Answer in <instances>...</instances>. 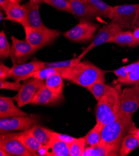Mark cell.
I'll list each match as a JSON object with an SVG mask.
<instances>
[{"mask_svg":"<svg viewBox=\"0 0 139 156\" xmlns=\"http://www.w3.org/2000/svg\"><path fill=\"white\" fill-rule=\"evenodd\" d=\"M132 116L121 110L114 120L104 126L101 141L110 145L120 146L122 139L128 133L135 132Z\"/></svg>","mask_w":139,"mask_h":156,"instance_id":"1","label":"cell"},{"mask_svg":"<svg viewBox=\"0 0 139 156\" xmlns=\"http://www.w3.org/2000/svg\"><path fill=\"white\" fill-rule=\"evenodd\" d=\"M120 95L117 88L111 87L98 101L96 110L97 122L104 126L115 119L120 111Z\"/></svg>","mask_w":139,"mask_h":156,"instance_id":"2","label":"cell"},{"mask_svg":"<svg viewBox=\"0 0 139 156\" xmlns=\"http://www.w3.org/2000/svg\"><path fill=\"white\" fill-rule=\"evenodd\" d=\"M67 80L87 88L96 82H105V75L102 70L91 62L81 61L72 68Z\"/></svg>","mask_w":139,"mask_h":156,"instance_id":"3","label":"cell"},{"mask_svg":"<svg viewBox=\"0 0 139 156\" xmlns=\"http://www.w3.org/2000/svg\"><path fill=\"white\" fill-rule=\"evenodd\" d=\"M40 116L35 114L0 118V134L16 131H26L40 121Z\"/></svg>","mask_w":139,"mask_h":156,"instance_id":"4","label":"cell"},{"mask_svg":"<svg viewBox=\"0 0 139 156\" xmlns=\"http://www.w3.org/2000/svg\"><path fill=\"white\" fill-rule=\"evenodd\" d=\"M24 29L26 41L35 48L40 49L54 42L60 34L57 30L47 27L43 29H35L27 26Z\"/></svg>","mask_w":139,"mask_h":156,"instance_id":"5","label":"cell"},{"mask_svg":"<svg viewBox=\"0 0 139 156\" xmlns=\"http://www.w3.org/2000/svg\"><path fill=\"white\" fill-rule=\"evenodd\" d=\"M99 27V24L83 19L74 27L65 32L64 36L74 42H87L94 39L95 33Z\"/></svg>","mask_w":139,"mask_h":156,"instance_id":"6","label":"cell"},{"mask_svg":"<svg viewBox=\"0 0 139 156\" xmlns=\"http://www.w3.org/2000/svg\"><path fill=\"white\" fill-rule=\"evenodd\" d=\"M20 133H6L0 134V149L10 155L33 156L32 152L27 150L19 139Z\"/></svg>","mask_w":139,"mask_h":156,"instance_id":"7","label":"cell"},{"mask_svg":"<svg viewBox=\"0 0 139 156\" xmlns=\"http://www.w3.org/2000/svg\"><path fill=\"white\" fill-rule=\"evenodd\" d=\"M11 40L12 45L9 57L13 66L25 63L31 56L40 50L26 40H20L14 36L11 37Z\"/></svg>","mask_w":139,"mask_h":156,"instance_id":"8","label":"cell"},{"mask_svg":"<svg viewBox=\"0 0 139 156\" xmlns=\"http://www.w3.org/2000/svg\"><path fill=\"white\" fill-rule=\"evenodd\" d=\"M44 84V80L35 78L24 80L18 94L13 97V99L16 102L19 108L31 104L38 92Z\"/></svg>","mask_w":139,"mask_h":156,"instance_id":"9","label":"cell"},{"mask_svg":"<svg viewBox=\"0 0 139 156\" xmlns=\"http://www.w3.org/2000/svg\"><path fill=\"white\" fill-rule=\"evenodd\" d=\"M139 4L117 5L114 7V17L112 22L119 25L122 30H132Z\"/></svg>","mask_w":139,"mask_h":156,"instance_id":"10","label":"cell"},{"mask_svg":"<svg viewBox=\"0 0 139 156\" xmlns=\"http://www.w3.org/2000/svg\"><path fill=\"white\" fill-rule=\"evenodd\" d=\"M46 62L35 59L28 63L15 65L11 67L10 78L15 81L21 82L29 79L40 69L44 68Z\"/></svg>","mask_w":139,"mask_h":156,"instance_id":"11","label":"cell"},{"mask_svg":"<svg viewBox=\"0 0 139 156\" xmlns=\"http://www.w3.org/2000/svg\"><path fill=\"white\" fill-rule=\"evenodd\" d=\"M139 108V85H132L123 89L120 95V110L133 116Z\"/></svg>","mask_w":139,"mask_h":156,"instance_id":"12","label":"cell"},{"mask_svg":"<svg viewBox=\"0 0 139 156\" xmlns=\"http://www.w3.org/2000/svg\"><path fill=\"white\" fill-rule=\"evenodd\" d=\"M121 30H123L119 26V25L112 21L111 23L102 26L98 30L97 34L94 36V39H92V42L86 49H84V51L79 55V56L83 58L89 52L96 48V47L105 43H108V41H109V39L112 36Z\"/></svg>","mask_w":139,"mask_h":156,"instance_id":"13","label":"cell"},{"mask_svg":"<svg viewBox=\"0 0 139 156\" xmlns=\"http://www.w3.org/2000/svg\"><path fill=\"white\" fill-rule=\"evenodd\" d=\"M63 94H57L50 90L44 84L39 90L31 104L41 106H55L64 100Z\"/></svg>","mask_w":139,"mask_h":156,"instance_id":"14","label":"cell"},{"mask_svg":"<svg viewBox=\"0 0 139 156\" xmlns=\"http://www.w3.org/2000/svg\"><path fill=\"white\" fill-rule=\"evenodd\" d=\"M3 10L6 13V18L3 20L19 23L24 28L28 26L27 12L24 5L9 2Z\"/></svg>","mask_w":139,"mask_h":156,"instance_id":"15","label":"cell"},{"mask_svg":"<svg viewBox=\"0 0 139 156\" xmlns=\"http://www.w3.org/2000/svg\"><path fill=\"white\" fill-rule=\"evenodd\" d=\"M71 13L82 20H90L99 16L96 10L88 2L79 0H69Z\"/></svg>","mask_w":139,"mask_h":156,"instance_id":"16","label":"cell"},{"mask_svg":"<svg viewBox=\"0 0 139 156\" xmlns=\"http://www.w3.org/2000/svg\"><path fill=\"white\" fill-rule=\"evenodd\" d=\"M38 154L46 156H70L69 144L52 138L49 143L42 146Z\"/></svg>","mask_w":139,"mask_h":156,"instance_id":"17","label":"cell"},{"mask_svg":"<svg viewBox=\"0 0 139 156\" xmlns=\"http://www.w3.org/2000/svg\"><path fill=\"white\" fill-rule=\"evenodd\" d=\"M120 146L110 145L101 141L99 144L87 146L82 156H117L119 155Z\"/></svg>","mask_w":139,"mask_h":156,"instance_id":"18","label":"cell"},{"mask_svg":"<svg viewBox=\"0 0 139 156\" xmlns=\"http://www.w3.org/2000/svg\"><path fill=\"white\" fill-rule=\"evenodd\" d=\"M28 114L21 110L14 103L13 98L0 97V118H6L17 116H27Z\"/></svg>","mask_w":139,"mask_h":156,"instance_id":"19","label":"cell"},{"mask_svg":"<svg viewBox=\"0 0 139 156\" xmlns=\"http://www.w3.org/2000/svg\"><path fill=\"white\" fill-rule=\"evenodd\" d=\"M24 5L27 12L28 26L35 29L46 28V26L42 23L40 16L39 8L41 4L33 3L29 2Z\"/></svg>","mask_w":139,"mask_h":156,"instance_id":"20","label":"cell"},{"mask_svg":"<svg viewBox=\"0 0 139 156\" xmlns=\"http://www.w3.org/2000/svg\"><path fill=\"white\" fill-rule=\"evenodd\" d=\"M72 68H60V67H44L37 71L33 78L46 80L53 75H60L64 80H68L69 75Z\"/></svg>","mask_w":139,"mask_h":156,"instance_id":"21","label":"cell"},{"mask_svg":"<svg viewBox=\"0 0 139 156\" xmlns=\"http://www.w3.org/2000/svg\"><path fill=\"white\" fill-rule=\"evenodd\" d=\"M19 139L27 150L32 152L35 155H38V152L43 145L35 137L29 129L20 133Z\"/></svg>","mask_w":139,"mask_h":156,"instance_id":"22","label":"cell"},{"mask_svg":"<svg viewBox=\"0 0 139 156\" xmlns=\"http://www.w3.org/2000/svg\"><path fill=\"white\" fill-rule=\"evenodd\" d=\"M138 147L139 139L136 136L135 133H129L122 139L120 144L119 155L127 156Z\"/></svg>","mask_w":139,"mask_h":156,"instance_id":"23","label":"cell"},{"mask_svg":"<svg viewBox=\"0 0 139 156\" xmlns=\"http://www.w3.org/2000/svg\"><path fill=\"white\" fill-rule=\"evenodd\" d=\"M31 133L35 137L42 145H46L49 143L53 138V131L50 130L38 124L35 125L29 129Z\"/></svg>","mask_w":139,"mask_h":156,"instance_id":"24","label":"cell"},{"mask_svg":"<svg viewBox=\"0 0 139 156\" xmlns=\"http://www.w3.org/2000/svg\"><path fill=\"white\" fill-rule=\"evenodd\" d=\"M88 3L96 10L99 16L111 20L113 18L114 14V6L107 5L102 0H88Z\"/></svg>","mask_w":139,"mask_h":156,"instance_id":"25","label":"cell"},{"mask_svg":"<svg viewBox=\"0 0 139 156\" xmlns=\"http://www.w3.org/2000/svg\"><path fill=\"white\" fill-rule=\"evenodd\" d=\"M103 127V124L100 122H96L94 127L84 137L87 146H95L101 141Z\"/></svg>","mask_w":139,"mask_h":156,"instance_id":"26","label":"cell"},{"mask_svg":"<svg viewBox=\"0 0 139 156\" xmlns=\"http://www.w3.org/2000/svg\"><path fill=\"white\" fill-rule=\"evenodd\" d=\"M134 42L133 33L130 30H121L112 36L108 43H114L120 46H128Z\"/></svg>","mask_w":139,"mask_h":156,"instance_id":"27","label":"cell"},{"mask_svg":"<svg viewBox=\"0 0 139 156\" xmlns=\"http://www.w3.org/2000/svg\"><path fill=\"white\" fill-rule=\"evenodd\" d=\"M45 84L50 90L57 94H63L64 84L63 78L60 75H53L46 80Z\"/></svg>","mask_w":139,"mask_h":156,"instance_id":"28","label":"cell"},{"mask_svg":"<svg viewBox=\"0 0 139 156\" xmlns=\"http://www.w3.org/2000/svg\"><path fill=\"white\" fill-rule=\"evenodd\" d=\"M111 87V86L105 84L104 82H97L88 87L87 89L98 101Z\"/></svg>","mask_w":139,"mask_h":156,"instance_id":"29","label":"cell"},{"mask_svg":"<svg viewBox=\"0 0 139 156\" xmlns=\"http://www.w3.org/2000/svg\"><path fill=\"white\" fill-rule=\"evenodd\" d=\"M115 83L119 85H139V62L137 66L124 79L116 80Z\"/></svg>","mask_w":139,"mask_h":156,"instance_id":"30","label":"cell"},{"mask_svg":"<svg viewBox=\"0 0 139 156\" xmlns=\"http://www.w3.org/2000/svg\"><path fill=\"white\" fill-rule=\"evenodd\" d=\"M82 58H81L79 55L75 58L63 60L59 62H46L44 67H60V68H73L75 67L79 62L82 60Z\"/></svg>","mask_w":139,"mask_h":156,"instance_id":"31","label":"cell"},{"mask_svg":"<svg viewBox=\"0 0 139 156\" xmlns=\"http://www.w3.org/2000/svg\"><path fill=\"white\" fill-rule=\"evenodd\" d=\"M86 146L84 137L76 138L75 141L69 144L70 156H82Z\"/></svg>","mask_w":139,"mask_h":156,"instance_id":"32","label":"cell"},{"mask_svg":"<svg viewBox=\"0 0 139 156\" xmlns=\"http://www.w3.org/2000/svg\"><path fill=\"white\" fill-rule=\"evenodd\" d=\"M11 45L9 43L4 30L0 33V58L3 60L9 57Z\"/></svg>","mask_w":139,"mask_h":156,"instance_id":"33","label":"cell"},{"mask_svg":"<svg viewBox=\"0 0 139 156\" xmlns=\"http://www.w3.org/2000/svg\"><path fill=\"white\" fill-rule=\"evenodd\" d=\"M43 3L55 8L57 10L71 13V5L69 0H44Z\"/></svg>","mask_w":139,"mask_h":156,"instance_id":"34","label":"cell"},{"mask_svg":"<svg viewBox=\"0 0 139 156\" xmlns=\"http://www.w3.org/2000/svg\"><path fill=\"white\" fill-rule=\"evenodd\" d=\"M23 84L20 82L14 81L13 82H8L6 80H0V88L3 90H9L12 91H19L22 87Z\"/></svg>","mask_w":139,"mask_h":156,"instance_id":"35","label":"cell"},{"mask_svg":"<svg viewBox=\"0 0 139 156\" xmlns=\"http://www.w3.org/2000/svg\"><path fill=\"white\" fill-rule=\"evenodd\" d=\"M53 139L59 140V141H63L64 143H67L68 144H71V143H72L76 139V138L72 137L71 136L64 134L56 133L54 131L53 132Z\"/></svg>","mask_w":139,"mask_h":156,"instance_id":"36","label":"cell"},{"mask_svg":"<svg viewBox=\"0 0 139 156\" xmlns=\"http://www.w3.org/2000/svg\"><path fill=\"white\" fill-rule=\"evenodd\" d=\"M11 68L5 66L2 62L0 64V80H5L11 76Z\"/></svg>","mask_w":139,"mask_h":156,"instance_id":"37","label":"cell"},{"mask_svg":"<svg viewBox=\"0 0 139 156\" xmlns=\"http://www.w3.org/2000/svg\"><path fill=\"white\" fill-rule=\"evenodd\" d=\"M112 72L117 76V80H120L122 79H124L127 76L129 73L126 70V67L123 66L120 68H119L114 71Z\"/></svg>","mask_w":139,"mask_h":156,"instance_id":"38","label":"cell"},{"mask_svg":"<svg viewBox=\"0 0 139 156\" xmlns=\"http://www.w3.org/2000/svg\"><path fill=\"white\" fill-rule=\"evenodd\" d=\"M138 27H139V6L137 9L135 18L133 24H132V30H134L135 29H136Z\"/></svg>","mask_w":139,"mask_h":156,"instance_id":"39","label":"cell"},{"mask_svg":"<svg viewBox=\"0 0 139 156\" xmlns=\"http://www.w3.org/2000/svg\"><path fill=\"white\" fill-rule=\"evenodd\" d=\"M133 37H134V42L138 40L139 39V27L135 29L133 31Z\"/></svg>","mask_w":139,"mask_h":156,"instance_id":"40","label":"cell"},{"mask_svg":"<svg viewBox=\"0 0 139 156\" xmlns=\"http://www.w3.org/2000/svg\"><path fill=\"white\" fill-rule=\"evenodd\" d=\"M9 3V2L8 0H0V6H1V9H4Z\"/></svg>","mask_w":139,"mask_h":156,"instance_id":"41","label":"cell"},{"mask_svg":"<svg viewBox=\"0 0 139 156\" xmlns=\"http://www.w3.org/2000/svg\"><path fill=\"white\" fill-rule=\"evenodd\" d=\"M0 155L1 156H10V154H9L8 152L5 151L4 150L0 149Z\"/></svg>","mask_w":139,"mask_h":156,"instance_id":"42","label":"cell"},{"mask_svg":"<svg viewBox=\"0 0 139 156\" xmlns=\"http://www.w3.org/2000/svg\"><path fill=\"white\" fill-rule=\"evenodd\" d=\"M139 45V39L132 43V44L130 45V48H135V47Z\"/></svg>","mask_w":139,"mask_h":156,"instance_id":"43","label":"cell"},{"mask_svg":"<svg viewBox=\"0 0 139 156\" xmlns=\"http://www.w3.org/2000/svg\"><path fill=\"white\" fill-rule=\"evenodd\" d=\"M30 2L36 4H41L44 2V0H29Z\"/></svg>","mask_w":139,"mask_h":156,"instance_id":"44","label":"cell"},{"mask_svg":"<svg viewBox=\"0 0 139 156\" xmlns=\"http://www.w3.org/2000/svg\"><path fill=\"white\" fill-rule=\"evenodd\" d=\"M8 1H9L10 3H12L20 4V3L22 2V0H8Z\"/></svg>","mask_w":139,"mask_h":156,"instance_id":"45","label":"cell"},{"mask_svg":"<svg viewBox=\"0 0 139 156\" xmlns=\"http://www.w3.org/2000/svg\"><path fill=\"white\" fill-rule=\"evenodd\" d=\"M134 133H135L136 136H137V137H138V139H139V128H138V129H136Z\"/></svg>","mask_w":139,"mask_h":156,"instance_id":"46","label":"cell"},{"mask_svg":"<svg viewBox=\"0 0 139 156\" xmlns=\"http://www.w3.org/2000/svg\"><path fill=\"white\" fill-rule=\"evenodd\" d=\"M3 20V14H2V12L1 11V21Z\"/></svg>","mask_w":139,"mask_h":156,"instance_id":"47","label":"cell"},{"mask_svg":"<svg viewBox=\"0 0 139 156\" xmlns=\"http://www.w3.org/2000/svg\"><path fill=\"white\" fill-rule=\"evenodd\" d=\"M79 1H82V2H88V0H79Z\"/></svg>","mask_w":139,"mask_h":156,"instance_id":"48","label":"cell"}]
</instances>
